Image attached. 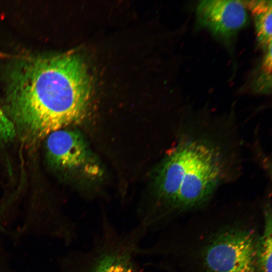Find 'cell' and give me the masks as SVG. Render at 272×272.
I'll list each match as a JSON object with an SVG mask.
<instances>
[{
	"label": "cell",
	"mask_w": 272,
	"mask_h": 272,
	"mask_svg": "<svg viewBox=\"0 0 272 272\" xmlns=\"http://www.w3.org/2000/svg\"><path fill=\"white\" fill-rule=\"evenodd\" d=\"M262 214L263 225L257 248L258 272H272V213L270 198L265 200Z\"/></svg>",
	"instance_id": "obj_8"
},
{
	"label": "cell",
	"mask_w": 272,
	"mask_h": 272,
	"mask_svg": "<svg viewBox=\"0 0 272 272\" xmlns=\"http://www.w3.org/2000/svg\"><path fill=\"white\" fill-rule=\"evenodd\" d=\"M197 231L180 253L187 272H258L257 248L261 230L232 218Z\"/></svg>",
	"instance_id": "obj_3"
},
{
	"label": "cell",
	"mask_w": 272,
	"mask_h": 272,
	"mask_svg": "<svg viewBox=\"0 0 272 272\" xmlns=\"http://www.w3.org/2000/svg\"><path fill=\"white\" fill-rule=\"evenodd\" d=\"M145 235L138 226L119 232L103 217L91 245L75 254L72 272H141L135 257Z\"/></svg>",
	"instance_id": "obj_4"
},
{
	"label": "cell",
	"mask_w": 272,
	"mask_h": 272,
	"mask_svg": "<svg viewBox=\"0 0 272 272\" xmlns=\"http://www.w3.org/2000/svg\"><path fill=\"white\" fill-rule=\"evenodd\" d=\"M48 158L55 167L80 171L88 175L99 173V167L82 134L66 128L50 133L45 138Z\"/></svg>",
	"instance_id": "obj_5"
},
{
	"label": "cell",
	"mask_w": 272,
	"mask_h": 272,
	"mask_svg": "<svg viewBox=\"0 0 272 272\" xmlns=\"http://www.w3.org/2000/svg\"><path fill=\"white\" fill-rule=\"evenodd\" d=\"M16 134L14 125L2 109L0 103V144L13 140Z\"/></svg>",
	"instance_id": "obj_9"
},
{
	"label": "cell",
	"mask_w": 272,
	"mask_h": 272,
	"mask_svg": "<svg viewBox=\"0 0 272 272\" xmlns=\"http://www.w3.org/2000/svg\"><path fill=\"white\" fill-rule=\"evenodd\" d=\"M242 145L232 122L179 124L174 145L157 167L152 199L138 224L147 232L156 231L181 215L203 209L241 173Z\"/></svg>",
	"instance_id": "obj_1"
},
{
	"label": "cell",
	"mask_w": 272,
	"mask_h": 272,
	"mask_svg": "<svg viewBox=\"0 0 272 272\" xmlns=\"http://www.w3.org/2000/svg\"><path fill=\"white\" fill-rule=\"evenodd\" d=\"M242 2L252 14L259 45L266 50L271 45V1H246Z\"/></svg>",
	"instance_id": "obj_7"
},
{
	"label": "cell",
	"mask_w": 272,
	"mask_h": 272,
	"mask_svg": "<svg viewBox=\"0 0 272 272\" xmlns=\"http://www.w3.org/2000/svg\"><path fill=\"white\" fill-rule=\"evenodd\" d=\"M6 81L8 117L29 143L81 121L91 97L85 65L72 52L18 58L8 69Z\"/></svg>",
	"instance_id": "obj_2"
},
{
	"label": "cell",
	"mask_w": 272,
	"mask_h": 272,
	"mask_svg": "<svg viewBox=\"0 0 272 272\" xmlns=\"http://www.w3.org/2000/svg\"><path fill=\"white\" fill-rule=\"evenodd\" d=\"M246 7L241 1H202L196 7L198 23L228 43L247 23Z\"/></svg>",
	"instance_id": "obj_6"
}]
</instances>
